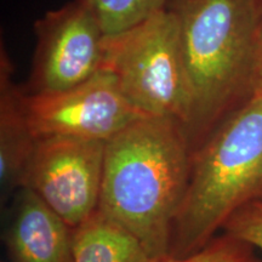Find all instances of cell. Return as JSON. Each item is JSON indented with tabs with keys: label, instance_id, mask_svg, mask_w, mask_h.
<instances>
[{
	"label": "cell",
	"instance_id": "cell-1",
	"mask_svg": "<svg viewBox=\"0 0 262 262\" xmlns=\"http://www.w3.org/2000/svg\"><path fill=\"white\" fill-rule=\"evenodd\" d=\"M191 165L181 124L141 118L106 142L97 210L134 235L152 260L170 256Z\"/></svg>",
	"mask_w": 262,
	"mask_h": 262
},
{
	"label": "cell",
	"instance_id": "cell-7",
	"mask_svg": "<svg viewBox=\"0 0 262 262\" xmlns=\"http://www.w3.org/2000/svg\"><path fill=\"white\" fill-rule=\"evenodd\" d=\"M24 103L38 140L73 137L107 142L130 124L147 117L127 102L113 75L106 71L56 93L24 91Z\"/></svg>",
	"mask_w": 262,
	"mask_h": 262
},
{
	"label": "cell",
	"instance_id": "cell-11",
	"mask_svg": "<svg viewBox=\"0 0 262 262\" xmlns=\"http://www.w3.org/2000/svg\"><path fill=\"white\" fill-rule=\"evenodd\" d=\"M107 34H113L168 6L169 0H91Z\"/></svg>",
	"mask_w": 262,
	"mask_h": 262
},
{
	"label": "cell",
	"instance_id": "cell-6",
	"mask_svg": "<svg viewBox=\"0 0 262 262\" xmlns=\"http://www.w3.org/2000/svg\"><path fill=\"white\" fill-rule=\"evenodd\" d=\"M106 142L73 137L39 139L22 187L38 194L71 227L98 209Z\"/></svg>",
	"mask_w": 262,
	"mask_h": 262
},
{
	"label": "cell",
	"instance_id": "cell-10",
	"mask_svg": "<svg viewBox=\"0 0 262 262\" xmlns=\"http://www.w3.org/2000/svg\"><path fill=\"white\" fill-rule=\"evenodd\" d=\"M140 242L96 211L74 228V262H152Z\"/></svg>",
	"mask_w": 262,
	"mask_h": 262
},
{
	"label": "cell",
	"instance_id": "cell-15",
	"mask_svg": "<svg viewBox=\"0 0 262 262\" xmlns=\"http://www.w3.org/2000/svg\"><path fill=\"white\" fill-rule=\"evenodd\" d=\"M261 3H262V0H261Z\"/></svg>",
	"mask_w": 262,
	"mask_h": 262
},
{
	"label": "cell",
	"instance_id": "cell-12",
	"mask_svg": "<svg viewBox=\"0 0 262 262\" xmlns=\"http://www.w3.org/2000/svg\"><path fill=\"white\" fill-rule=\"evenodd\" d=\"M254 247L234 235L222 232L205 247L185 257L166 256L152 262H262L254 253Z\"/></svg>",
	"mask_w": 262,
	"mask_h": 262
},
{
	"label": "cell",
	"instance_id": "cell-2",
	"mask_svg": "<svg viewBox=\"0 0 262 262\" xmlns=\"http://www.w3.org/2000/svg\"><path fill=\"white\" fill-rule=\"evenodd\" d=\"M180 28L192 153L256 91L261 0H169Z\"/></svg>",
	"mask_w": 262,
	"mask_h": 262
},
{
	"label": "cell",
	"instance_id": "cell-9",
	"mask_svg": "<svg viewBox=\"0 0 262 262\" xmlns=\"http://www.w3.org/2000/svg\"><path fill=\"white\" fill-rule=\"evenodd\" d=\"M15 66L4 44L0 48V187L2 196L22 188L38 139L29 125L24 89L15 84Z\"/></svg>",
	"mask_w": 262,
	"mask_h": 262
},
{
	"label": "cell",
	"instance_id": "cell-5",
	"mask_svg": "<svg viewBox=\"0 0 262 262\" xmlns=\"http://www.w3.org/2000/svg\"><path fill=\"white\" fill-rule=\"evenodd\" d=\"M35 49L26 94L56 93L102 70L104 32L91 0H71L33 25Z\"/></svg>",
	"mask_w": 262,
	"mask_h": 262
},
{
	"label": "cell",
	"instance_id": "cell-14",
	"mask_svg": "<svg viewBox=\"0 0 262 262\" xmlns=\"http://www.w3.org/2000/svg\"><path fill=\"white\" fill-rule=\"evenodd\" d=\"M255 94H262V26L258 37L257 55H256V91Z\"/></svg>",
	"mask_w": 262,
	"mask_h": 262
},
{
	"label": "cell",
	"instance_id": "cell-8",
	"mask_svg": "<svg viewBox=\"0 0 262 262\" xmlns=\"http://www.w3.org/2000/svg\"><path fill=\"white\" fill-rule=\"evenodd\" d=\"M4 244L12 262H74V228L38 194L15 193Z\"/></svg>",
	"mask_w": 262,
	"mask_h": 262
},
{
	"label": "cell",
	"instance_id": "cell-3",
	"mask_svg": "<svg viewBox=\"0 0 262 262\" xmlns=\"http://www.w3.org/2000/svg\"><path fill=\"white\" fill-rule=\"evenodd\" d=\"M262 202V94H255L192 153L170 256L201 250L242 206Z\"/></svg>",
	"mask_w": 262,
	"mask_h": 262
},
{
	"label": "cell",
	"instance_id": "cell-13",
	"mask_svg": "<svg viewBox=\"0 0 262 262\" xmlns=\"http://www.w3.org/2000/svg\"><path fill=\"white\" fill-rule=\"evenodd\" d=\"M222 232L234 235L262 250V202H253L238 209Z\"/></svg>",
	"mask_w": 262,
	"mask_h": 262
},
{
	"label": "cell",
	"instance_id": "cell-4",
	"mask_svg": "<svg viewBox=\"0 0 262 262\" xmlns=\"http://www.w3.org/2000/svg\"><path fill=\"white\" fill-rule=\"evenodd\" d=\"M147 117L170 118L185 129L191 111L178 18L168 6L113 34L104 42L102 70Z\"/></svg>",
	"mask_w": 262,
	"mask_h": 262
}]
</instances>
